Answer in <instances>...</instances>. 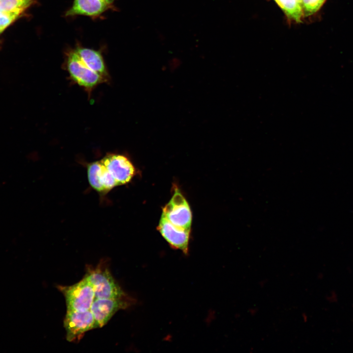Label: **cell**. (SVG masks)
<instances>
[{
	"label": "cell",
	"instance_id": "obj_1",
	"mask_svg": "<svg viewBox=\"0 0 353 353\" xmlns=\"http://www.w3.org/2000/svg\"><path fill=\"white\" fill-rule=\"evenodd\" d=\"M85 277L93 289L95 299L128 297L103 263H100L95 267H88Z\"/></svg>",
	"mask_w": 353,
	"mask_h": 353
},
{
	"label": "cell",
	"instance_id": "obj_2",
	"mask_svg": "<svg viewBox=\"0 0 353 353\" xmlns=\"http://www.w3.org/2000/svg\"><path fill=\"white\" fill-rule=\"evenodd\" d=\"M65 56L67 71L71 78L80 86L90 91L100 83L106 82L82 61L74 49L67 51Z\"/></svg>",
	"mask_w": 353,
	"mask_h": 353
},
{
	"label": "cell",
	"instance_id": "obj_3",
	"mask_svg": "<svg viewBox=\"0 0 353 353\" xmlns=\"http://www.w3.org/2000/svg\"><path fill=\"white\" fill-rule=\"evenodd\" d=\"M63 294L67 310L86 311L90 309L95 296L93 289L84 276L79 282L70 286H59Z\"/></svg>",
	"mask_w": 353,
	"mask_h": 353
},
{
	"label": "cell",
	"instance_id": "obj_4",
	"mask_svg": "<svg viewBox=\"0 0 353 353\" xmlns=\"http://www.w3.org/2000/svg\"><path fill=\"white\" fill-rule=\"evenodd\" d=\"M162 215L176 227L190 230L191 211L188 203L177 187L175 188L172 198L163 208Z\"/></svg>",
	"mask_w": 353,
	"mask_h": 353
},
{
	"label": "cell",
	"instance_id": "obj_5",
	"mask_svg": "<svg viewBox=\"0 0 353 353\" xmlns=\"http://www.w3.org/2000/svg\"><path fill=\"white\" fill-rule=\"evenodd\" d=\"M66 339L69 342L79 341L86 331L95 328V320L90 310L86 311L67 310L64 319Z\"/></svg>",
	"mask_w": 353,
	"mask_h": 353
},
{
	"label": "cell",
	"instance_id": "obj_6",
	"mask_svg": "<svg viewBox=\"0 0 353 353\" xmlns=\"http://www.w3.org/2000/svg\"><path fill=\"white\" fill-rule=\"evenodd\" d=\"M100 160L118 186L128 183L135 174L134 165L126 156L123 154L107 153Z\"/></svg>",
	"mask_w": 353,
	"mask_h": 353
},
{
	"label": "cell",
	"instance_id": "obj_7",
	"mask_svg": "<svg viewBox=\"0 0 353 353\" xmlns=\"http://www.w3.org/2000/svg\"><path fill=\"white\" fill-rule=\"evenodd\" d=\"M131 302L128 297L95 299L90 309L94 318L95 328L103 327L118 310L126 308Z\"/></svg>",
	"mask_w": 353,
	"mask_h": 353
},
{
	"label": "cell",
	"instance_id": "obj_8",
	"mask_svg": "<svg viewBox=\"0 0 353 353\" xmlns=\"http://www.w3.org/2000/svg\"><path fill=\"white\" fill-rule=\"evenodd\" d=\"M157 228L172 248L188 254L190 230L176 227L162 215Z\"/></svg>",
	"mask_w": 353,
	"mask_h": 353
},
{
	"label": "cell",
	"instance_id": "obj_9",
	"mask_svg": "<svg viewBox=\"0 0 353 353\" xmlns=\"http://www.w3.org/2000/svg\"><path fill=\"white\" fill-rule=\"evenodd\" d=\"M111 6L103 0H74L65 16L82 15L94 18L102 14Z\"/></svg>",
	"mask_w": 353,
	"mask_h": 353
},
{
	"label": "cell",
	"instance_id": "obj_10",
	"mask_svg": "<svg viewBox=\"0 0 353 353\" xmlns=\"http://www.w3.org/2000/svg\"><path fill=\"white\" fill-rule=\"evenodd\" d=\"M74 50L82 61L91 70L103 77L106 81L109 76L101 51L77 46Z\"/></svg>",
	"mask_w": 353,
	"mask_h": 353
},
{
	"label": "cell",
	"instance_id": "obj_11",
	"mask_svg": "<svg viewBox=\"0 0 353 353\" xmlns=\"http://www.w3.org/2000/svg\"><path fill=\"white\" fill-rule=\"evenodd\" d=\"M286 16L297 22H301L303 16L298 0H275Z\"/></svg>",
	"mask_w": 353,
	"mask_h": 353
},
{
	"label": "cell",
	"instance_id": "obj_12",
	"mask_svg": "<svg viewBox=\"0 0 353 353\" xmlns=\"http://www.w3.org/2000/svg\"><path fill=\"white\" fill-rule=\"evenodd\" d=\"M32 2L33 0H0V11L21 14Z\"/></svg>",
	"mask_w": 353,
	"mask_h": 353
},
{
	"label": "cell",
	"instance_id": "obj_13",
	"mask_svg": "<svg viewBox=\"0 0 353 353\" xmlns=\"http://www.w3.org/2000/svg\"><path fill=\"white\" fill-rule=\"evenodd\" d=\"M326 0H302L301 5L303 16L307 17L316 13Z\"/></svg>",
	"mask_w": 353,
	"mask_h": 353
},
{
	"label": "cell",
	"instance_id": "obj_14",
	"mask_svg": "<svg viewBox=\"0 0 353 353\" xmlns=\"http://www.w3.org/2000/svg\"><path fill=\"white\" fill-rule=\"evenodd\" d=\"M20 15L16 12L0 11V33L14 21Z\"/></svg>",
	"mask_w": 353,
	"mask_h": 353
},
{
	"label": "cell",
	"instance_id": "obj_15",
	"mask_svg": "<svg viewBox=\"0 0 353 353\" xmlns=\"http://www.w3.org/2000/svg\"><path fill=\"white\" fill-rule=\"evenodd\" d=\"M258 311V309L256 307H252L248 309V313L251 316H255Z\"/></svg>",
	"mask_w": 353,
	"mask_h": 353
},
{
	"label": "cell",
	"instance_id": "obj_16",
	"mask_svg": "<svg viewBox=\"0 0 353 353\" xmlns=\"http://www.w3.org/2000/svg\"><path fill=\"white\" fill-rule=\"evenodd\" d=\"M302 320L303 322L306 323L308 320V316L305 313H303L301 315Z\"/></svg>",
	"mask_w": 353,
	"mask_h": 353
},
{
	"label": "cell",
	"instance_id": "obj_17",
	"mask_svg": "<svg viewBox=\"0 0 353 353\" xmlns=\"http://www.w3.org/2000/svg\"><path fill=\"white\" fill-rule=\"evenodd\" d=\"M104 1H105L106 3L109 5H112L114 1L115 0H103Z\"/></svg>",
	"mask_w": 353,
	"mask_h": 353
},
{
	"label": "cell",
	"instance_id": "obj_18",
	"mask_svg": "<svg viewBox=\"0 0 353 353\" xmlns=\"http://www.w3.org/2000/svg\"><path fill=\"white\" fill-rule=\"evenodd\" d=\"M266 283H267V281L266 280L263 279V280H262L261 281H260L259 285L262 287V286H264L266 284Z\"/></svg>",
	"mask_w": 353,
	"mask_h": 353
},
{
	"label": "cell",
	"instance_id": "obj_19",
	"mask_svg": "<svg viewBox=\"0 0 353 353\" xmlns=\"http://www.w3.org/2000/svg\"><path fill=\"white\" fill-rule=\"evenodd\" d=\"M301 0H298V1H299V2L300 3V4H301Z\"/></svg>",
	"mask_w": 353,
	"mask_h": 353
}]
</instances>
